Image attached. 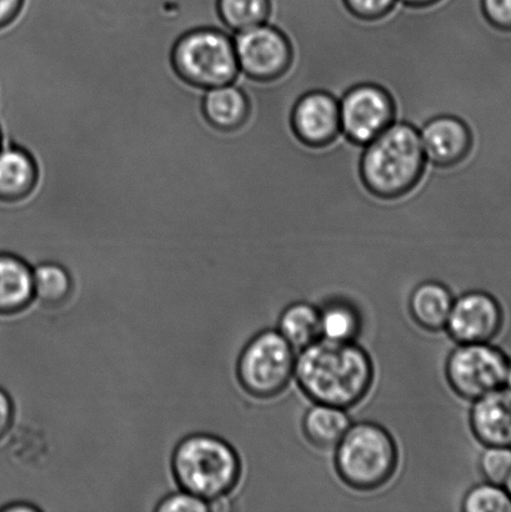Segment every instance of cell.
<instances>
[{"label": "cell", "mask_w": 511, "mask_h": 512, "mask_svg": "<svg viewBox=\"0 0 511 512\" xmlns=\"http://www.w3.org/2000/svg\"><path fill=\"white\" fill-rule=\"evenodd\" d=\"M292 122L302 142L312 147H323L342 132L339 102L325 92L305 94L295 105Z\"/></svg>", "instance_id": "11"}, {"label": "cell", "mask_w": 511, "mask_h": 512, "mask_svg": "<svg viewBox=\"0 0 511 512\" xmlns=\"http://www.w3.org/2000/svg\"><path fill=\"white\" fill-rule=\"evenodd\" d=\"M172 64L185 83L202 90L233 84L240 74L233 37L222 28L184 33L174 44Z\"/></svg>", "instance_id": "5"}, {"label": "cell", "mask_w": 511, "mask_h": 512, "mask_svg": "<svg viewBox=\"0 0 511 512\" xmlns=\"http://www.w3.org/2000/svg\"><path fill=\"white\" fill-rule=\"evenodd\" d=\"M217 10L224 27L239 33L267 22L270 0H217Z\"/></svg>", "instance_id": "21"}, {"label": "cell", "mask_w": 511, "mask_h": 512, "mask_svg": "<svg viewBox=\"0 0 511 512\" xmlns=\"http://www.w3.org/2000/svg\"><path fill=\"white\" fill-rule=\"evenodd\" d=\"M14 421V405L7 391L0 388V440L9 433Z\"/></svg>", "instance_id": "28"}, {"label": "cell", "mask_w": 511, "mask_h": 512, "mask_svg": "<svg viewBox=\"0 0 511 512\" xmlns=\"http://www.w3.org/2000/svg\"><path fill=\"white\" fill-rule=\"evenodd\" d=\"M454 299L447 286L437 281H425L410 296L409 310L413 320L429 333L447 328Z\"/></svg>", "instance_id": "17"}, {"label": "cell", "mask_w": 511, "mask_h": 512, "mask_svg": "<svg viewBox=\"0 0 511 512\" xmlns=\"http://www.w3.org/2000/svg\"><path fill=\"white\" fill-rule=\"evenodd\" d=\"M172 470L180 488L205 501L232 493L242 476L237 451L217 436L190 435L174 450Z\"/></svg>", "instance_id": "3"}, {"label": "cell", "mask_w": 511, "mask_h": 512, "mask_svg": "<svg viewBox=\"0 0 511 512\" xmlns=\"http://www.w3.org/2000/svg\"><path fill=\"white\" fill-rule=\"evenodd\" d=\"M362 329V319L353 305L333 301L320 310V334L333 341H354Z\"/></svg>", "instance_id": "22"}, {"label": "cell", "mask_w": 511, "mask_h": 512, "mask_svg": "<svg viewBox=\"0 0 511 512\" xmlns=\"http://www.w3.org/2000/svg\"><path fill=\"white\" fill-rule=\"evenodd\" d=\"M34 300L33 270L12 253H0V314L22 313Z\"/></svg>", "instance_id": "15"}, {"label": "cell", "mask_w": 511, "mask_h": 512, "mask_svg": "<svg viewBox=\"0 0 511 512\" xmlns=\"http://www.w3.org/2000/svg\"><path fill=\"white\" fill-rule=\"evenodd\" d=\"M405 4L413 5V7H427L438 0H402Z\"/></svg>", "instance_id": "31"}, {"label": "cell", "mask_w": 511, "mask_h": 512, "mask_svg": "<svg viewBox=\"0 0 511 512\" xmlns=\"http://www.w3.org/2000/svg\"><path fill=\"white\" fill-rule=\"evenodd\" d=\"M350 425L352 423L345 409L325 404H314L303 419L305 438L322 450L337 448Z\"/></svg>", "instance_id": "18"}, {"label": "cell", "mask_w": 511, "mask_h": 512, "mask_svg": "<svg viewBox=\"0 0 511 512\" xmlns=\"http://www.w3.org/2000/svg\"><path fill=\"white\" fill-rule=\"evenodd\" d=\"M397 444L387 429L369 421L350 425L335 448V469L349 488L378 490L393 479L398 469Z\"/></svg>", "instance_id": "4"}, {"label": "cell", "mask_w": 511, "mask_h": 512, "mask_svg": "<svg viewBox=\"0 0 511 512\" xmlns=\"http://www.w3.org/2000/svg\"><path fill=\"white\" fill-rule=\"evenodd\" d=\"M420 139L425 157L438 165L462 162L472 148V134L467 125L449 115L425 124Z\"/></svg>", "instance_id": "13"}, {"label": "cell", "mask_w": 511, "mask_h": 512, "mask_svg": "<svg viewBox=\"0 0 511 512\" xmlns=\"http://www.w3.org/2000/svg\"><path fill=\"white\" fill-rule=\"evenodd\" d=\"M2 510L3 511H30V512H33V511H38V508H35V506H33V505L22 503V504H17V505H12V506L9 505V506H7V508H3Z\"/></svg>", "instance_id": "30"}, {"label": "cell", "mask_w": 511, "mask_h": 512, "mask_svg": "<svg viewBox=\"0 0 511 512\" xmlns=\"http://www.w3.org/2000/svg\"><path fill=\"white\" fill-rule=\"evenodd\" d=\"M202 108L209 124L223 132L242 127L250 112L248 95L235 83L204 90Z\"/></svg>", "instance_id": "16"}, {"label": "cell", "mask_w": 511, "mask_h": 512, "mask_svg": "<svg viewBox=\"0 0 511 512\" xmlns=\"http://www.w3.org/2000/svg\"><path fill=\"white\" fill-rule=\"evenodd\" d=\"M480 469L489 483H507L511 474V450L500 446H488L480 458Z\"/></svg>", "instance_id": "24"}, {"label": "cell", "mask_w": 511, "mask_h": 512, "mask_svg": "<svg viewBox=\"0 0 511 512\" xmlns=\"http://www.w3.org/2000/svg\"><path fill=\"white\" fill-rule=\"evenodd\" d=\"M34 298L47 306L67 303L73 291L68 270L55 263H43L33 270Z\"/></svg>", "instance_id": "20"}, {"label": "cell", "mask_w": 511, "mask_h": 512, "mask_svg": "<svg viewBox=\"0 0 511 512\" xmlns=\"http://www.w3.org/2000/svg\"><path fill=\"white\" fill-rule=\"evenodd\" d=\"M397 0H345L350 12L362 19H378L388 14Z\"/></svg>", "instance_id": "26"}, {"label": "cell", "mask_w": 511, "mask_h": 512, "mask_svg": "<svg viewBox=\"0 0 511 512\" xmlns=\"http://www.w3.org/2000/svg\"><path fill=\"white\" fill-rule=\"evenodd\" d=\"M502 325L498 301L483 291H470L454 300L445 329L459 344H478L493 340Z\"/></svg>", "instance_id": "10"}, {"label": "cell", "mask_w": 511, "mask_h": 512, "mask_svg": "<svg viewBox=\"0 0 511 512\" xmlns=\"http://www.w3.org/2000/svg\"><path fill=\"white\" fill-rule=\"evenodd\" d=\"M3 143H4L3 130H2V127H0V148H2Z\"/></svg>", "instance_id": "34"}, {"label": "cell", "mask_w": 511, "mask_h": 512, "mask_svg": "<svg viewBox=\"0 0 511 512\" xmlns=\"http://www.w3.org/2000/svg\"><path fill=\"white\" fill-rule=\"evenodd\" d=\"M470 426L485 446L511 448V390L500 388L473 401Z\"/></svg>", "instance_id": "12"}, {"label": "cell", "mask_w": 511, "mask_h": 512, "mask_svg": "<svg viewBox=\"0 0 511 512\" xmlns=\"http://www.w3.org/2000/svg\"><path fill=\"white\" fill-rule=\"evenodd\" d=\"M233 40L240 73L257 82H272L292 62L288 39L272 25L264 23L235 33Z\"/></svg>", "instance_id": "8"}, {"label": "cell", "mask_w": 511, "mask_h": 512, "mask_svg": "<svg viewBox=\"0 0 511 512\" xmlns=\"http://www.w3.org/2000/svg\"><path fill=\"white\" fill-rule=\"evenodd\" d=\"M505 383L509 385V389L511 390V365H509L507 380H505Z\"/></svg>", "instance_id": "32"}, {"label": "cell", "mask_w": 511, "mask_h": 512, "mask_svg": "<svg viewBox=\"0 0 511 512\" xmlns=\"http://www.w3.org/2000/svg\"><path fill=\"white\" fill-rule=\"evenodd\" d=\"M294 376L314 404L347 410L369 394L374 365L367 351L354 341L320 338L300 350Z\"/></svg>", "instance_id": "1"}, {"label": "cell", "mask_w": 511, "mask_h": 512, "mask_svg": "<svg viewBox=\"0 0 511 512\" xmlns=\"http://www.w3.org/2000/svg\"><path fill=\"white\" fill-rule=\"evenodd\" d=\"M25 0H0V30L7 28L22 12Z\"/></svg>", "instance_id": "29"}, {"label": "cell", "mask_w": 511, "mask_h": 512, "mask_svg": "<svg viewBox=\"0 0 511 512\" xmlns=\"http://www.w3.org/2000/svg\"><path fill=\"white\" fill-rule=\"evenodd\" d=\"M462 509L467 512H508L511 511V498L497 484H482L465 495Z\"/></svg>", "instance_id": "23"}, {"label": "cell", "mask_w": 511, "mask_h": 512, "mask_svg": "<svg viewBox=\"0 0 511 512\" xmlns=\"http://www.w3.org/2000/svg\"><path fill=\"white\" fill-rule=\"evenodd\" d=\"M208 510V501L184 490L177 494L168 495L157 506V511L160 512H205Z\"/></svg>", "instance_id": "25"}, {"label": "cell", "mask_w": 511, "mask_h": 512, "mask_svg": "<svg viewBox=\"0 0 511 512\" xmlns=\"http://www.w3.org/2000/svg\"><path fill=\"white\" fill-rule=\"evenodd\" d=\"M278 331L295 350L307 348L315 340L322 338L320 310L302 301L290 304L280 315Z\"/></svg>", "instance_id": "19"}, {"label": "cell", "mask_w": 511, "mask_h": 512, "mask_svg": "<svg viewBox=\"0 0 511 512\" xmlns=\"http://www.w3.org/2000/svg\"><path fill=\"white\" fill-rule=\"evenodd\" d=\"M33 155L17 144L4 142L0 148V203L14 204L28 197L38 182Z\"/></svg>", "instance_id": "14"}, {"label": "cell", "mask_w": 511, "mask_h": 512, "mask_svg": "<svg viewBox=\"0 0 511 512\" xmlns=\"http://www.w3.org/2000/svg\"><path fill=\"white\" fill-rule=\"evenodd\" d=\"M340 128L355 144H369L394 122V103L377 85L350 90L339 103Z\"/></svg>", "instance_id": "9"}, {"label": "cell", "mask_w": 511, "mask_h": 512, "mask_svg": "<svg viewBox=\"0 0 511 512\" xmlns=\"http://www.w3.org/2000/svg\"><path fill=\"white\" fill-rule=\"evenodd\" d=\"M505 484H507V486H508V494L510 495V498H511V474L509 476V479L507 480V483H505Z\"/></svg>", "instance_id": "33"}, {"label": "cell", "mask_w": 511, "mask_h": 512, "mask_svg": "<svg viewBox=\"0 0 511 512\" xmlns=\"http://www.w3.org/2000/svg\"><path fill=\"white\" fill-rule=\"evenodd\" d=\"M483 12L493 27L511 32V0H482Z\"/></svg>", "instance_id": "27"}, {"label": "cell", "mask_w": 511, "mask_h": 512, "mask_svg": "<svg viewBox=\"0 0 511 512\" xmlns=\"http://www.w3.org/2000/svg\"><path fill=\"white\" fill-rule=\"evenodd\" d=\"M508 368L502 351L488 343L459 344L449 355L445 374L455 394L475 401L503 388Z\"/></svg>", "instance_id": "7"}, {"label": "cell", "mask_w": 511, "mask_h": 512, "mask_svg": "<svg viewBox=\"0 0 511 512\" xmlns=\"http://www.w3.org/2000/svg\"><path fill=\"white\" fill-rule=\"evenodd\" d=\"M425 153L413 125L393 123L368 144L362 160L365 185L382 198H397L419 182Z\"/></svg>", "instance_id": "2"}, {"label": "cell", "mask_w": 511, "mask_h": 512, "mask_svg": "<svg viewBox=\"0 0 511 512\" xmlns=\"http://www.w3.org/2000/svg\"><path fill=\"white\" fill-rule=\"evenodd\" d=\"M275 330L254 336L239 356L237 375L240 386L255 399H273L288 388L294 378L297 354Z\"/></svg>", "instance_id": "6"}]
</instances>
